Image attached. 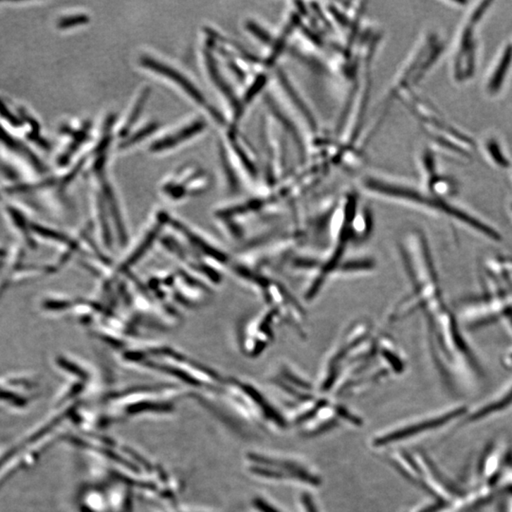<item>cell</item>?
<instances>
[{
	"mask_svg": "<svg viewBox=\"0 0 512 512\" xmlns=\"http://www.w3.org/2000/svg\"><path fill=\"white\" fill-rule=\"evenodd\" d=\"M398 249L410 291L388 311L387 323H400L420 313L426 327L432 360L446 384H453L456 377H480L475 355L443 296L425 235L417 229L407 231L401 236Z\"/></svg>",
	"mask_w": 512,
	"mask_h": 512,
	"instance_id": "cell-1",
	"label": "cell"
},
{
	"mask_svg": "<svg viewBox=\"0 0 512 512\" xmlns=\"http://www.w3.org/2000/svg\"><path fill=\"white\" fill-rule=\"evenodd\" d=\"M404 369V355L392 336L369 319H357L327 355L321 390L329 392L339 386L338 392L345 393L392 374L400 375Z\"/></svg>",
	"mask_w": 512,
	"mask_h": 512,
	"instance_id": "cell-2",
	"label": "cell"
},
{
	"mask_svg": "<svg viewBox=\"0 0 512 512\" xmlns=\"http://www.w3.org/2000/svg\"><path fill=\"white\" fill-rule=\"evenodd\" d=\"M363 191L376 197L431 212L458 223L473 233L489 240L499 241L501 235L489 223L484 221L449 198L437 197L425 188L384 178L367 177L362 181Z\"/></svg>",
	"mask_w": 512,
	"mask_h": 512,
	"instance_id": "cell-3",
	"label": "cell"
},
{
	"mask_svg": "<svg viewBox=\"0 0 512 512\" xmlns=\"http://www.w3.org/2000/svg\"><path fill=\"white\" fill-rule=\"evenodd\" d=\"M494 2H477L468 10L453 44L450 60L451 79L464 85L475 78L481 55L480 28L491 12Z\"/></svg>",
	"mask_w": 512,
	"mask_h": 512,
	"instance_id": "cell-4",
	"label": "cell"
},
{
	"mask_svg": "<svg viewBox=\"0 0 512 512\" xmlns=\"http://www.w3.org/2000/svg\"><path fill=\"white\" fill-rule=\"evenodd\" d=\"M445 49V39L439 32H430L424 35L398 80L396 92H410L417 87L441 59Z\"/></svg>",
	"mask_w": 512,
	"mask_h": 512,
	"instance_id": "cell-5",
	"label": "cell"
},
{
	"mask_svg": "<svg viewBox=\"0 0 512 512\" xmlns=\"http://www.w3.org/2000/svg\"><path fill=\"white\" fill-rule=\"evenodd\" d=\"M279 323L274 312L265 310L245 324L242 331L241 348L247 356H260L275 340V324Z\"/></svg>",
	"mask_w": 512,
	"mask_h": 512,
	"instance_id": "cell-6",
	"label": "cell"
},
{
	"mask_svg": "<svg viewBox=\"0 0 512 512\" xmlns=\"http://www.w3.org/2000/svg\"><path fill=\"white\" fill-rule=\"evenodd\" d=\"M140 61L145 68H150V70L155 71L157 73L161 74V75L170 79L171 81L175 82L178 87L184 90V92H186L190 97L193 98V100L197 102L198 104H200L208 112H210L214 119H216L219 123H224L225 119L223 118L221 113L214 109L213 106H211L210 103L206 100L205 95L200 92V90L180 71L164 64V63L159 62L158 60L151 59V57H142Z\"/></svg>",
	"mask_w": 512,
	"mask_h": 512,
	"instance_id": "cell-7",
	"label": "cell"
},
{
	"mask_svg": "<svg viewBox=\"0 0 512 512\" xmlns=\"http://www.w3.org/2000/svg\"><path fill=\"white\" fill-rule=\"evenodd\" d=\"M512 73V41L502 47L484 80V93L494 99L502 95Z\"/></svg>",
	"mask_w": 512,
	"mask_h": 512,
	"instance_id": "cell-8",
	"label": "cell"
},
{
	"mask_svg": "<svg viewBox=\"0 0 512 512\" xmlns=\"http://www.w3.org/2000/svg\"><path fill=\"white\" fill-rule=\"evenodd\" d=\"M0 144L6 147L11 152L15 154V155L20 157L24 161L29 162V164L32 165V168H35L38 172H44L45 171V166L39 161L38 157L32 153V151L26 147L23 142H20V140L11 136L1 126H0Z\"/></svg>",
	"mask_w": 512,
	"mask_h": 512,
	"instance_id": "cell-9",
	"label": "cell"
},
{
	"mask_svg": "<svg viewBox=\"0 0 512 512\" xmlns=\"http://www.w3.org/2000/svg\"><path fill=\"white\" fill-rule=\"evenodd\" d=\"M481 145L482 151L492 164L500 169L511 168L512 164L508 151L506 150L505 145L501 142L499 138L494 135H489L484 138Z\"/></svg>",
	"mask_w": 512,
	"mask_h": 512,
	"instance_id": "cell-10",
	"label": "cell"
},
{
	"mask_svg": "<svg viewBox=\"0 0 512 512\" xmlns=\"http://www.w3.org/2000/svg\"><path fill=\"white\" fill-rule=\"evenodd\" d=\"M205 128V122H202V121H197V122L193 123L191 125L181 129L180 131L176 132V133L170 135V136L164 138V139L158 140V142L152 145L151 150L153 151H161L177 147L178 144L184 142V140H187L190 138L195 136V134L200 133Z\"/></svg>",
	"mask_w": 512,
	"mask_h": 512,
	"instance_id": "cell-11",
	"label": "cell"
},
{
	"mask_svg": "<svg viewBox=\"0 0 512 512\" xmlns=\"http://www.w3.org/2000/svg\"><path fill=\"white\" fill-rule=\"evenodd\" d=\"M511 406H512V384L506 388V391H504V393L501 394L497 398L492 401V403L481 407L479 411L476 412L470 417L484 418L488 417L489 415L494 414V413L502 412L504 409L508 408Z\"/></svg>",
	"mask_w": 512,
	"mask_h": 512,
	"instance_id": "cell-12",
	"label": "cell"
},
{
	"mask_svg": "<svg viewBox=\"0 0 512 512\" xmlns=\"http://www.w3.org/2000/svg\"><path fill=\"white\" fill-rule=\"evenodd\" d=\"M148 95H150V90H145V92H142V96L139 98V100H138L136 106H135L133 111L131 113L130 117L128 118V123H126L125 128L123 129V134L128 133L129 129L131 128V126L136 123L138 118H139L140 113L142 112V109H144L145 103V101H147Z\"/></svg>",
	"mask_w": 512,
	"mask_h": 512,
	"instance_id": "cell-13",
	"label": "cell"
},
{
	"mask_svg": "<svg viewBox=\"0 0 512 512\" xmlns=\"http://www.w3.org/2000/svg\"><path fill=\"white\" fill-rule=\"evenodd\" d=\"M157 128H158V126H157L156 123H152V125L147 126V128H142V130L137 132V133L135 134L133 137L129 138V139L125 140V142H123L122 147H129V145L136 144V142H140V140L145 139V138L147 137V135H150L152 133L153 131H155Z\"/></svg>",
	"mask_w": 512,
	"mask_h": 512,
	"instance_id": "cell-14",
	"label": "cell"
},
{
	"mask_svg": "<svg viewBox=\"0 0 512 512\" xmlns=\"http://www.w3.org/2000/svg\"><path fill=\"white\" fill-rule=\"evenodd\" d=\"M87 21H89V18L85 16H67V18L60 19L59 27L60 29H68V28L87 23Z\"/></svg>",
	"mask_w": 512,
	"mask_h": 512,
	"instance_id": "cell-15",
	"label": "cell"
},
{
	"mask_svg": "<svg viewBox=\"0 0 512 512\" xmlns=\"http://www.w3.org/2000/svg\"><path fill=\"white\" fill-rule=\"evenodd\" d=\"M0 117L6 121V122L10 123L11 126H13V128H20L22 126L21 121L19 120L15 114H13V113L11 112V110L8 109L6 104H5L1 100H0Z\"/></svg>",
	"mask_w": 512,
	"mask_h": 512,
	"instance_id": "cell-16",
	"label": "cell"
},
{
	"mask_svg": "<svg viewBox=\"0 0 512 512\" xmlns=\"http://www.w3.org/2000/svg\"><path fill=\"white\" fill-rule=\"evenodd\" d=\"M258 506H260L261 511L263 512H278L277 511H275L274 508H272L271 506L267 505V504L262 502V501H260V502L258 503Z\"/></svg>",
	"mask_w": 512,
	"mask_h": 512,
	"instance_id": "cell-17",
	"label": "cell"
}]
</instances>
